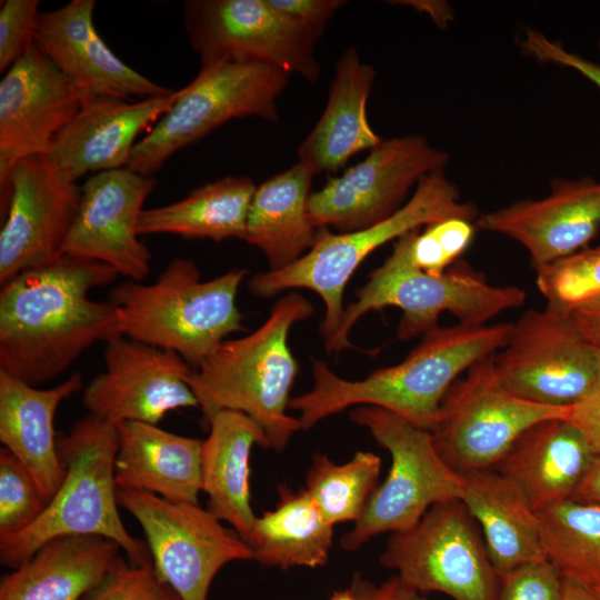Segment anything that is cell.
Segmentation results:
<instances>
[{
	"label": "cell",
	"mask_w": 600,
	"mask_h": 600,
	"mask_svg": "<svg viewBox=\"0 0 600 600\" xmlns=\"http://www.w3.org/2000/svg\"><path fill=\"white\" fill-rule=\"evenodd\" d=\"M288 73L257 62L224 61L201 67L179 90L171 108L134 146L128 168L153 174L179 150L233 119L278 120L277 100Z\"/></svg>",
	"instance_id": "9c48e42d"
},
{
	"label": "cell",
	"mask_w": 600,
	"mask_h": 600,
	"mask_svg": "<svg viewBox=\"0 0 600 600\" xmlns=\"http://www.w3.org/2000/svg\"><path fill=\"white\" fill-rule=\"evenodd\" d=\"M573 500L600 506V456L592 458Z\"/></svg>",
	"instance_id": "bcb514c9"
},
{
	"label": "cell",
	"mask_w": 600,
	"mask_h": 600,
	"mask_svg": "<svg viewBox=\"0 0 600 600\" xmlns=\"http://www.w3.org/2000/svg\"><path fill=\"white\" fill-rule=\"evenodd\" d=\"M568 318L587 341L600 348V300L580 308Z\"/></svg>",
	"instance_id": "f6af8a7d"
},
{
	"label": "cell",
	"mask_w": 600,
	"mask_h": 600,
	"mask_svg": "<svg viewBox=\"0 0 600 600\" xmlns=\"http://www.w3.org/2000/svg\"><path fill=\"white\" fill-rule=\"evenodd\" d=\"M82 99L33 43L0 81V184L17 162L44 154Z\"/></svg>",
	"instance_id": "d6986e66"
},
{
	"label": "cell",
	"mask_w": 600,
	"mask_h": 600,
	"mask_svg": "<svg viewBox=\"0 0 600 600\" xmlns=\"http://www.w3.org/2000/svg\"><path fill=\"white\" fill-rule=\"evenodd\" d=\"M118 274L108 264L62 254L4 282L0 371L38 387L62 374L92 344L122 336L114 306L89 297Z\"/></svg>",
	"instance_id": "6da1fadb"
},
{
	"label": "cell",
	"mask_w": 600,
	"mask_h": 600,
	"mask_svg": "<svg viewBox=\"0 0 600 600\" xmlns=\"http://www.w3.org/2000/svg\"><path fill=\"white\" fill-rule=\"evenodd\" d=\"M493 364L506 390L547 407H571L600 388V348L547 308L527 310L511 324Z\"/></svg>",
	"instance_id": "7c38bea8"
},
{
	"label": "cell",
	"mask_w": 600,
	"mask_h": 600,
	"mask_svg": "<svg viewBox=\"0 0 600 600\" xmlns=\"http://www.w3.org/2000/svg\"><path fill=\"white\" fill-rule=\"evenodd\" d=\"M476 227L520 243L537 271L586 247L600 232V181L556 178L540 199L482 213Z\"/></svg>",
	"instance_id": "ffe728a7"
},
{
	"label": "cell",
	"mask_w": 600,
	"mask_h": 600,
	"mask_svg": "<svg viewBox=\"0 0 600 600\" xmlns=\"http://www.w3.org/2000/svg\"><path fill=\"white\" fill-rule=\"evenodd\" d=\"M39 0H6L0 8V71L7 72L34 43Z\"/></svg>",
	"instance_id": "ab89813d"
},
{
	"label": "cell",
	"mask_w": 600,
	"mask_h": 600,
	"mask_svg": "<svg viewBox=\"0 0 600 600\" xmlns=\"http://www.w3.org/2000/svg\"><path fill=\"white\" fill-rule=\"evenodd\" d=\"M461 501L480 524L498 574L546 559L537 510L522 491L494 469L462 473Z\"/></svg>",
	"instance_id": "83f0119b"
},
{
	"label": "cell",
	"mask_w": 600,
	"mask_h": 600,
	"mask_svg": "<svg viewBox=\"0 0 600 600\" xmlns=\"http://www.w3.org/2000/svg\"><path fill=\"white\" fill-rule=\"evenodd\" d=\"M510 322L436 327L399 363L378 369L361 380L336 374L312 360V388L291 398L302 430L349 407L372 406L431 431L440 406L459 376L504 347Z\"/></svg>",
	"instance_id": "7a4b0ae2"
},
{
	"label": "cell",
	"mask_w": 600,
	"mask_h": 600,
	"mask_svg": "<svg viewBox=\"0 0 600 600\" xmlns=\"http://www.w3.org/2000/svg\"><path fill=\"white\" fill-rule=\"evenodd\" d=\"M330 600H363L352 588L332 593Z\"/></svg>",
	"instance_id": "681fc988"
},
{
	"label": "cell",
	"mask_w": 600,
	"mask_h": 600,
	"mask_svg": "<svg viewBox=\"0 0 600 600\" xmlns=\"http://www.w3.org/2000/svg\"><path fill=\"white\" fill-rule=\"evenodd\" d=\"M522 49L542 62H551L578 71L600 89V64L567 51L558 42L537 30H528Z\"/></svg>",
	"instance_id": "60d3db41"
},
{
	"label": "cell",
	"mask_w": 600,
	"mask_h": 600,
	"mask_svg": "<svg viewBox=\"0 0 600 600\" xmlns=\"http://www.w3.org/2000/svg\"><path fill=\"white\" fill-rule=\"evenodd\" d=\"M117 498L141 526L157 573L183 600H207L226 564L252 560L238 532L199 503L171 502L140 490L118 489Z\"/></svg>",
	"instance_id": "4fadbf2b"
},
{
	"label": "cell",
	"mask_w": 600,
	"mask_h": 600,
	"mask_svg": "<svg viewBox=\"0 0 600 600\" xmlns=\"http://www.w3.org/2000/svg\"><path fill=\"white\" fill-rule=\"evenodd\" d=\"M566 420L582 433L592 454L600 456V388L569 407Z\"/></svg>",
	"instance_id": "7bdbcfd3"
},
{
	"label": "cell",
	"mask_w": 600,
	"mask_h": 600,
	"mask_svg": "<svg viewBox=\"0 0 600 600\" xmlns=\"http://www.w3.org/2000/svg\"><path fill=\"white\" fill-rule=\"evenodd\" d=\"M120 550L98 536L54 538L3 576L0 600H81L103 579Z\"/></svg>",
	"instance_id": "f1b7e54d"
},
{
	"label": "cell",
	"mask_w": 600,
	"mask_h": 600,
	"mask_svg": "<svg viewBox=\"0 0 600 600\" xmlns=\"http://www.w3.org/2000/svg\"><path fill=\"white\" fill-rule=\"evenodd\" d=\"M404 3L412 6L414 8H418L420 10L430 12L431 17L434 19L437 23L444 21V18L442 17V7L441 4H437L438 2L407 1Z\"/></svg>",
	"instance_id": "c3c4849f"
},
{
	"label": "cell",
	"mask_w": 600,
	"mask_h": 600,
	"mask_svg": "<svg viewBox=\"0 0 600 600\" xmlns=\"http://www.w3.org/2000/svg\"><path fill=\"white\" fill-rule=\"evenodd\" d=\"M473 521L460 499L437 503L414 527L392 533L379 561L423 594L497 600L499 574Z\"/></svg>",
	"instance_id": "30bf717a"
},
{
	"label": "cell",
	"mask_w": 600,
	"mask_h": 600,
	"mask_svg": "<svg viewBox=\"0 0 600 600\" xmlns=\"http://www.w3.org/2000/svg\"><path fill=\"white\" fill-rule=\"evenodd\" d=\"M476 222L450 217L412 230L397 239L393 252L409 267L429 274H441L460 260L470 246Z\"/></svg>",
	"instance_id": "d590c367"
},
{
	"label": "cell",
	"mask_w": 600,
	"mask_h": 600,
	"mask_svg": "<svg viewBox=\"0 0 600 600\" xmlns=\"http://www.w3.org/2000/svg\"><path fill=\"white\" fill-rule=\"evenodd\" d=\"M273 510L257 517L250 543L252 560L287 570L318 568L328 561L333 527L302 489L280 486Z\"/></svg>",
	"instance_id": "1f68e13d"
},
{
	"label": "cell",
	"mask_w": 600,
	"mask_h": 600,
	"mask_svg": "<svg viewBox=\"0 0 600 600\" xmlns=\"http://www.w3.org/2000/svg\"><path fill=\"white\" fill-rule=\"evenodd\" d=\"M593 590H594L596 593L600 597V584H598L597 587H594Z\"/></svg>",
	"instance_id": "f907efd6"
},
{
	"label": "cell",
	"mask_w": 600,
	"mask_h": 600,
	"mask_svg": "<svg viewBox=\"0 0 600 600\" xmlns=\"http://www.w3.org/2000/svg\"><path fill=\"white\" fill-rule=\"evenodd\" d=\"M449 159L421 134L383 140L362 161L310 194V220L317 229L332 227L339 233L377 224L407 202L423 177L444 170Z\"/></svg>",
	"instance_id": "9a60e30c"
},
{
	"label": "cell",
	"mask_w": 600,
	"mask_h": 600,
	"mask_svg": "<svg viewBox=\"0 0 600 600\" xmlns=\"http://www.w3.org/2000/svg\"><path fill=\"white\" fill-rule=\"evenodd\" d=\"M94 0H71L39 12L33 41L79 92L82 102L99 97L123 100L172 93L117 57L93 23Z\"/></svg>",
	"instance_id": "44dd1931"
},
{
	"label": "cell",
	"mask_w": 600,
	"mask_h": 600,
	"mask_svg": "<svg viewBox=\"0 0 600 600\" xmlns=\"http://www.w3.org/2000/svg\"><path fill=\"white\" fill-rule=\"evenodd\" d=\"M103 372L83 389L89 414L114 426L157 424L180 408H199L187 382L192 372L178 353L120 336L107 342Z\"/></svg>",
	"instance_id": "e0dca14e"
},
{
	"label": "cell",
	"mask_w": 600,
	"mask_h": 600,
	"mask_svg": "<svg viewBox=\"0 0 600 600\" xmlns=\"http://www.w3.org/2000/svg\"><path fill=\"white\" fill-rule=\"evenodd\" d=\"M117 431L118 489L147 491L171 502L199 503L203 440L136 421L117 424Z\"/></svg>",
	"instance_id": "d4e9b609"
},
{
	"label": "cell",
	"mask_w": 600,
	"mask_h": 600,
	"mask_svg": "<svg viewBox=\"0 0 600 600\" xmlns=\"http://www.w3.org/2000/svg\"><path fill=\"white\" fill-rule=\"evenodd\" d=\"M257 186L250 177L228 176L206 183L172 203L144 209L139 236L174 234L186 239H244Z\"/></svg>",
	"instance_id": "4dcf8cb0"
},
{
	"label": "cell",
	"mask_w": 600,
	"mask_h": 600,
	"mask_svg": "<svg viewBox=\"0 0 600 600\" xmlns=\"http://www.w3.org/2000/svg\"><path fill=\"white\" fill-rule=\"evenodd\" d=\"M183 24L201 67L224 61L257 62L318 80L319 38L269 0H188Z\"/></svg>",
	"instance_id": "5bb4252c"
},
{
	"label": "cell",
	"mask_w": 600,
	"mask_h": 600,
	"mask_svg": "<svg viewBox=\"0 0 600 600\" xmlns=\"http://www.w3.org/2000/svg\"><path fill=\"white\" fill-rule=\"evenodd\" d=\"M210 431L202 441L201 491L206 509L251 543L256 516L250 504L249 459L253 446L270 448L260 426L234 410H219L207 418Z\"/></svg>",
	"instance_id": "484cf974"
},
{
	"label": "cell",
	"mask_w": 600,
	"mask_h": 600,
	"mask_svg": "<svg viewBox=\"0 0 600 600\" xmlns=\"http://www.w3.org/2000/svg\"><path fill=\"white\" fill-rule=\"evenodd\" d=\"M537 272V287L547 309L569 317L600 300V247L586 248Z\"/></svg>",
	"instance_id": "e575fe53"
},
{
	"label": "cell",
	"mask_w": 600,
	"mask_h": 600,
	"mask_svg": "<svg viewBox=\"0 0 600 600\" xmlns=\"http://www.w3.org/2000/svg\"><path fill=\"white\" fill-rule=\"evenodd\" d=\"M178 93L174 90L138 101L89 99L57 134L44 156L56 169L76 181L89 172L128 167L137 137L171 108Z\"/></svg>",
	"instance_id": "7402d4cb"
},
{
	"label": "cell",
	"mask_w": 600,
	"mask_h": 600,
	"mask_svg": "<svg viewBox=\"0 0 600 600\" xmlns=\"http://www.w3.org/2000/svg\"><path fill=\"white\" fill-rule=\"evenodd\" d=\"M493 356L452 384L430 431L440 456L460 474L492 469L529 427L568 414L569 407L537 404L506 390L497 378Z\"/></svg>",
	"instance_id": "8fae6325"
},
{
	"label": "cell",
	"mask_w": 600,
	"mask_h": 600,
	"mask_svg": "<svg viewBox=\"0 0 600 600\" xmlns=\"http://www.w3.org/2000/svg\"><path fill=\"white\" fill-rule=\"evenodd\" d=\"M480 213L472 202L461 201L458 186L444 170L423 177L407 202L388 219L371 227L346 233L317 229L311 249L292 264L254 274L248 288L260 298L284 290L308 289L324 303L320 333L324 342L341 322L347 283L358 267L378 248L429 223L450 217L477 221Z\"/></svg>",
	"instance_id": "8992f818"
},
{
	"label": "cell",
	"mask_w": 600,
	"mask_h": 600,
	"mask_svg": "<svg viewBox=\"0 0 600 600\" xmlns=\"http://www.w3.org/2000/svg\"><path fill=\"white\" fill-rule=\"evenodd\" d=\"M312 303L297 291L280 298L253 332L223 341L187 379L206 419L219 410L249 416L282 452L302 430L287 413L299 364L288 343L290 329L308 319Z\"/></svg>",
	"instance_id": "3957f363"
},
{
	"label": "cell",
	"mask_w": 600,
	"mask_h": 600,
	"mask_svg": "<svg viewBox=\"0 0 600 600\" xmlns=\"http://www.w3.org/2000/svg\"><path fill=\"white\" fill-rule=\"evenodd\" d=\"M352 589L363 600H430L394 576L380 586L356 578Z\"/></svg>",
	"instance_id": "ee69618b"
},
{
	"label": "cell",
	"mask_w": 600,
	"mask_h": 600,
	"mask_svg": "<svg viewBox=\"0 0 600 600\" xmlns=\"http://www.w3.org/2000/svg\"><path fill=\"white\" fill-rule=\"evenodd\" d=\"M269 2L318 37L333 14L347 3L342 0H269Z\"/></svg>",
	"instance_id": "b9f144b4"
},
{
	"label": "cell",
	"mask_w": 600,
	"mask_h": 600,
	"mask_svg": "<svg viewBox=\"0 0 600 600\" xmlns=\"http://www.w3.org/2000/svg\"><path fill=\"white\" fill-rule=\"evenodd\" d=\"M41 491L24 464L8 449H0V537L31 526L47 507Z\"/></svg>",
	"instance_id": "8d00e7d4"
},
{
	"label": "cell",
	"mask_w": 600,
	"mask_h": 600,
	"mask_svg": "<svg viewBox=\"0 0 600 600\" xmlns=\"http://www.w3.org/2000/svg\"><path fill=\"white\" fill-rule=\"evenodd\" d=\"M247 274L232 269L201 280L192 260L176 258L156 282H123L111 290L109 301L122 336L173 351L198 367L227 336L243 330L237 294Z\"/></svg>",
	"instance_id": "5b68a950"
},
{
	"label": "cell",
	"mask_w": 600,
	"mask_h": 600,
	"mask_svg": "<svg viewBox=\"0 0 600 600\" xmlns=\"http://www.w3.org/2000/svg\"><path fill=\"white\" fill-rule=\"evenodd\" d=\"M350 419L389 451L391 467L353 528L341 537L343 550L356 551L381 533L409 530L432 506L461 499L462 474L440 456L430 431L372 406L356 407Z\"/></svg>",
	"instance_id": "ba28073f"
},
{
	"label": "cell",
	"mask_w": 600,
	"mask_h": 600,
	"mask_svg": "<svg viewBox=\"0 0 600 600\" xmlns=\"http://www.w3.org/2000/svg\"><path fill=\"white\" fill-rule=\"evenodd\" d=\"M81 389L78 372L58 386L40 389L0 371V441L30 471L47 503L66 474L54 416L60 404Z\"/></svg>",
	"instance_id": "603a6c76"
},
{
	"label": "cell",
	"mask_w": 600,
	"mask_h": 600,
	"mask_svg": "<svg viewBox=\"0 0 600 600\" xmlns=\"http://www.w3.org/2000/svg\"><path fill=\"white\" fill-rule=\"evenodd\" d=\"M154 186L152 177L128 167L92 174L81 186L79 211L61 253L108 264L131 281L143 280L151 253L139 240L138 223Z\"/></svg>",
	"instance_id": "ac0fdd59"
},
{
	"label": "cell",
	"mask_w": 600,
	"mask_h": 600,
	"mask_svg": "<svg viewBox=\"0 0 600 600\" xmlns=\"http://www.w3.org/2000/svg\"><path fill=\"white\" fill-rule=\"evenodd\" d=\"M381 459L358 451L342 464L324 453H316L307 472L304 490L328 522H356L378 487Z\"/></svg>",
	"instance_id": "836d02e7"
},
{
	"label": "cell",
	"mask_w": 600,
	"mask_h": 600,
	"mask_svg": "<svg viewBox=\"0 0 600 600\" xmlns=\"http://www.w3.org/2000/svg\"><path fill=\"white\" fill-rule=\"evenodd\" d=\"M117 426L87 414L58 437L66 474L41 516L27 529L0 537V562L11 569L48 541L64 536H98L116 542L134 564L151 559L146 542L132 537L120 518L114 477Z\"/></svg>",
	"instance_id": "277c9868"
},
{
	"label": "cell",
	"mask_w": 600,
	"mask_h": 600,
	"mask_svg": "<svg viewBox=\"0 0 600 600\" xmlns=\"http://www.w3.org/2000/svg\"><path fill=\"white\" fill-rule=\"evenodd\" d=\"M537 512L546 559L564 579L600 584V506L570 499Z\"/></svg>",
	"instance_id": "d6a6232c"
},
{
	"label": "cell",
	"mask_w": 600,
	"mask_h": 600,
	"mask_svg": "<svg viewBox=\"0 0 600 600\" xmlns=\"http://www.w3.org/2000/svg\"><path fill=\"white\" fill-rule=\"evenodd\" d=\"M376 70L361 61L356 48H348L336 64L326 108L297 150L299 162L314 173L333 172L363 150H372L383 139L367 117Z\"/></svg>",
	"instance_id": "4316f807"
},
{
	"label": "cell",
	"mask_w": 600,
	"mask_h": 600,
	"mask_svg": "<svg viewBox=\"0 0 600 600\" xmlns=\"http://www.w3.org/2000/svg\"><path fill=\"white\" fill-rule=\"evenodd\" d=\"M526 299L523 289L491 284L461 259L441 274H429L409 267L392 251L344 308L339 328L324 348L328 353L351 348L349 333L354 324L369 311L386 307L401 310L397 337L410 340L438 327L444 311L459 323L487 324L501 312L522 306Z\"/></svg>",
	"instance_id": "52a82bcc"
},
{
	"label": "cell",
	"mask_w": 600,
	"mask_h": 600,
	"mask_svg": "<svg viewBox=\"0 0 600 600\" xmlns=\"http://www.w3.org/2000/svg\"><path fill=\"white\" fill-rule=\"evenodd\" d=\"M560 600H600L593 588L563 578Z\"/></svg>",
	"instance_id": "7dc6e473"
},
{
	"label": "cell",
	"mask_w": 600,
	"mask_h": 600,
	"mask_svg": "<svg viewBox=\"0 0 600 600\" xmlns=\"http://www.w3.org/2000/svg\"><path fill=\"white\" fill-rule=\"evenodd\" d=\"M592 454L566 419H547L524 430L492 468L511 480L539 510L573 499Z\"/></svg>",
	"instance_id": "cb8c5ba5"
},
{
	"label": "cell",
	"mask_w": 600,
	"mask_h": 600,
	"mask_svg": "<svg viewBox=\"0 0 600 600\" xmlns=\"http://www.w3.org/2000/svg\"><path fill=\"white\" fill-rule=\"evenodd\" d=\"M598 48H599V51H600V41L598 42Z\"/></svg>",
	"instance_id": "816d5d0a"
},
{
	"label": "cell",
	"mask_w": 600,
	"mask_h": 600,
	"mask_svg": "<svg viewBox=\"0 0 600 600\" xmlns=\"http://www.w3.org/2000/svg\"><path fill=\"white\" fill-rule=\"evenodd\" d=\"M314 174L298 161L256 189L243 240L264 253L272 271L292 264L314 243L317 228L308 212Z\"/></svg>",
	"instance_id": "f546056e"
},
{
	"label": "cell",
	"mask_w": 600,
	"mask_h": 600,
	"mask_svg": "<svg viewBox=\"0 0 600 600\" xmlns=\"http://www.w3.org/2000/svg\"><path fill=\"white\" fill-rule=\"evenodd\" d=\"M563 577L547 559L499 574L497 600H560Z\"/></svg>",
	"instance_id": "f35d334b"
},
{
	"label": "cell",
	"mask_w": 600,
	"mask_h": 600,
	"mask_svg": "<svg viewBox=\"0 0 600 600\" xmlns=\"http://www.w3.org/2000/svg\"><path fill=\"white\" fill-rule=\"evenodd\" d=\"M81 197L77 181L56 169L44 154L14 164L1 183V201L7 204L0 232L1 284L62 256Z\"/></svg>",
	"instance_id": "2e32d148"
},
{
	"label": "cell",
	"mask_w": 600,
	"mask_h": 600,
	"mask_svg": "<svg viewBox=\"0 0 600 600\" xmlns=\"http://www.w3.org/2000/svg\"><path fill=\"white\" fill-rule=\"evenodd\" d=\"M81 600H183L157 573L151 559L131 563L120 556L103 579Z\"/></svg>",
	"instance_id": "74e56055"
}]
</instances>
